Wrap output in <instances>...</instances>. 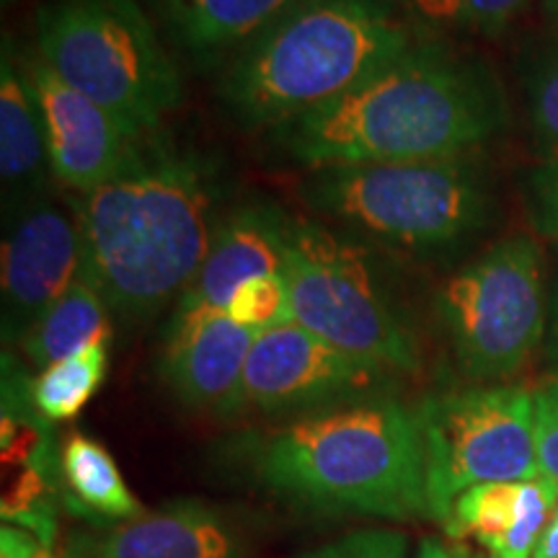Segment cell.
I'll use <instances>...</instances> for the list:
<instances>
[{
	"label": "cell",
	"mask_w": 558,
	"mask_h": 558,
	"mask_svg": "<svg viewBox=\"0 0 558 558\" xmlns=\"http://www.w3.org/2000/svg\"><path fill=\"white\" fill-rule=\"evenodd\" d=\"M435 308L469 378H512L548 333L541 246L530 235L499 241L439 288Z\"/></svg>",
	"instance_id": "obj_8"
},
{
	"label": "cell",
	"mask_w": 558,
	"mask_h": 558,
	"mask_svg": "<svg viewBox=\"0 0 558 558\" xmlns=\"http://www.w3.org/2000/svg\"><path fill=\"white\" fill-rule=\"evenodd\" d=\"M37 54L135 140L184 99L179 68L135 0H50L37 13Z\"/></svg>",
	"instance_id": "obj_5"
},
{
	"label": "cell",
	"mask_w": 558,
	"mask_h": 558,
	"mask_svg": "<svg viewBox=\"0 0 558 558\" xmlns=\"http://www.w3.org/2000/svg\"><path fill=\"white\" fill-rule=\"evenodd\" d=\"M558 505V481L541 473L527 481H494L465 488L442 522L450 538H473L488 558H533Z\"/></svg>",
	"instance_id": "obj_16"
},
{
	"label": "cell",
	"mask_w": 558,
	"mask_h": 558,
	"mask_svg": "<svg viewBox=\"0 0 558 558\" xmlns=\"http://www.w3.org/2000/svg\"><path fill=\"white\" fill-rule=\"evenodd\" d=\"M81 222L50 199H24L9 220L0 254L3 344L19 347L32 324L81 277Z\"/></svg>",
	"instance_id": "obj_11"
},
{
	"label": "cell",
	"mask_w": 558,
	"mask_h": 558,
	"mask_svg": "<svg viewBox=\"0 0 558 558\" xmlns=\"http://www.w3.org/2000/svg\"><path fill=\"white\" fill-rule=\"evenodd\" d=\"M527 215L541 239L558 243V160H546L527 177Z\"/></svg>",
	"instance_id": "obj_26"
},
{
	"label": "cell",
	"mask_w": 558,
	"mask_h": 558,
	"mask_svg": "<svg viewBox=\"0 0 558 558\" xmlns=\"http://www.w3.org/2000/svg\"><path fill=\"white\" fill-rule=\"evenodd\" d=\"M254 478L320 514L432 518L416 411L393 393L290 418L243 445Z\"/></svg>",
	"instance_id": "obj_3"
},
{
	"label": "cell",
	"mask_w": 558,
	"mask_h": 558,
	"mask_svg": "<svg viewBox=\"0 0 558 558\" xmlns=\"http://www.w3.org/2000/svg\"><path fill=\"white\" fill-rule=\"evenodd\" d=\"M432 520L445 522L465 488L541 476L535 390L484 386L429 396L416 409Z\"/></svg>",
	"instance_id": "obj_9"
},
{
	"label": "cell",
	"mask_w": 558,
	"mask_h": 558,
	"mask_svg": "<svg viewBox=\"0 0 558 558\" xmlns=\"http://www.w3.org/2000/svg\"><path fill=\"white\" fill-rule=\"evenodd\" d=\"M535 448L541 473L558 481V373L535 390Z\"/></svg>",
	"instance_id": "obj_27"
},
{
	"label": "cell",
	"mask_w": 558,
	"mask_h": 558,
	"mask_svg": "<svg viewBox=\"0 0 558 558\" xmlns=\"http://www.w3.org/2000/svg\"><path fill=\"white\" fill-rule=\"evenodd\" d=\"M47 163L45 130L26 58L5 41L0 62V179L13 194L39 186Z\"/></svg>",
	"instance_id": "obj_17"
},
{
	"label": "cell",
	"mask_w": 558,
	"mask_h": 558,
	"mask_svg": "<svg viewBox=\"0 0 558 558\" xmlns=\"http://www.w3.org/2000/svg\"><path fill=\"white\" fill-rule=\"evenodd\" d=\"M527 114L543 163L558 160V52L543 60L530 78Z\"/></svg>",
	"instance_id": "obj_24"
},
{
	"label": "cell",
	"mask_w": 558,
	"mask_h": 558,
	"mask_svg": "<svg viewBox=\"0 0 558 558\" xmlns=\"http://www.w3.org/2000/svg\"><path fill=\"white\" fill-rule=\"evenodd\" d=\"M416 558H458V556L452 554L450 548H445L439 541L427 538V541H422V546H418Z\"/></svg>",
	"instance_id": "obj_31"
},
{
	"label": "cell",
	"mask_w": 558,
	"mask_h": 558,
	"mask_svg": "<svg viewBox=\"0 0 558 558\" xmlns=\"http://www.w3.org/2000/svg\"><path fill=\"white\" fill-rule=\"evenodd\" d=\"M62 558H248V543L218 507L177 499L117 525L78 530Z\"/></svg>",
	"instance_id": "obj_14"
},
{
	"label": "cell",
	"mask_w": 558,
	"mask_h": 558,
	"mask_svg": "<svg viewBox=\"0 0 558 558\" xmlns=\"http://www.w3.org/2000/svg\"><path fill=\"white\" fill-rule=\"evenodd\" d=\"M256 337L222 311L173 313L160 378L186 409L239 416L243 369Z\"/></svg>",
	"instance_id": "obj_13"
},
{
	"label": "cell",
	"mask_w": 558,
	"mask_h": 558,
	"mask_svg": "<svg viewBox=\"0 0 558 558\" xmlns=\"http://www.w3.org/2000/svg\"><path fill=\"white\" fill-rule=\"evenodd\" d=\"M527 0H407L416 16L439 26L499 32L522 11Z\"/></svg>",
	"instance_id": "obj_23"
},
{
	"label": "cell",
	"mask_w": 558,
	"mask_h": 558,
	"mask_svg": "<svg viewBox=\"0 0 558 558\" xmlns=\"http://www.w3.org/2000/svg\"><path fill=\"white\" fill-rule=\"evenodd\" d=\"M507 117L497 81L448 45L414 39L388 65L324 107L271 130L303 169L450 160L486 143Z\"/></svg>",
	"instance_id": "obj_2"
},
{
	"label": "cell",
	"mask_w": 558,
	"mask_h": 558,
	"mask_svg": "<svg viewBox=\"0 0 558 558\" xmlns=\"http://www.w3.org/2000/svg\"><path fill=\"white\" fill-rule=\"evenodd\" d=\"M407 535L399 530H354L344 538L326 543L300 558H407Z\"/></svg>",
	"instance_id": "obj_25"
},
{
	"label": "cell",
	"mask_w": 558,
	"mask_h": 558,
	"mask_svg": "<svg viewBox=\"0 0 558 558\" xmlns=\"http://www.w3.org/2000/svg\"><path fill=\"white\" fill-rule=\"evenodd\" d=\"M292 222L275 205H246L226 215L197 277L177 300V313H226L248 279L284 275Z\"/></svg>",
	"instance_id": "obj_15"
},
{
	"label": "cell",
	"mask_w": 558,
	"mask_h": 558,
	"mask_svg": "<svg viewBox=\"0 0 558 558\" xmlns=\"http://www.w3.org/2000/svg\"><path fill=\"white\" fill-rule=\"evenodd\" d=\"M533 558H558V505L550 514L546 530H543L538 546L533 550Z\"/></svg>",
	"instance_id": "obj_29"
},
{
	"label": "cell",
	"mask_w": 558,
	"mask_h": 558,
	"mask_svg": "<svg viewBox=\"0 0 558 558\" xmlns=\"http://www.w3.org/2000/svg\"><path fill=\"white\" fill-rule=\"evenodd\" d=\"M313 209L407 251H439L492 218V194L463 158L331 166L308 173Z\"/></svg>",
	"instance_id": "obj_6"
},
{
	"label": "cell",
	"mask_w": 558,
	"mask_h": 558,
	"mask_svg": "<svg viewBox=\"0 0 558 558\" xmlns=\"http://www.w3.org/2000/svg\"><path fill=\"white\" fill-rule=\"evenodd\" d=\"M62 499L90 527H107L132 520L145 509L124 484L120 465L99 439L73 432L60 452Z\"/></svg>",
	"instance_id": "obj_18"
},
{
	"label": "cell",
	"mask_w": 558,
	"mask_h": 558,
	"mask_svg": "<svg viewBox=\"0 0 558 558\" xmlns=\"http://www.w3.org/2000/svg\"><path fill=\"white\" fill-rule=\"evenodd\" d=\"M109 305L78 277L19 341L21 354L37 369L73 357L86 347L111 341Z\"/></svg>",
	"instance_id": "obj_20"
},
{
	"label": "cell",
	"mask_w": 558,
	"mask_h": 558,
	"mask_svg": "<svg viewBox=\"0 0 558 558\" xmlns=\"http://www.w3.org/2000/svg\"><path fill=\"white\" fill-rule=\"evenodd\" d=\"M548 13H550V19H554L556 26H558V0H548Z\"/></svg>",
	"instance_id": "obj_32"
},
{
	"label": "cell",
	"mask_w": 558,
	"mask_h": 558,
	"mask_svg": "<svg viewBox=\"0 0 558 558\" xmlns=\"http://www.w3.org/2000/svg\"><path fill=\"white\" fill-rule=\"evenodd\" d=\"M284 282L292 320L352 357L393 375L418 373L414 331L396 311L360 246L313 220H295Z\"/></svg>",
	"instance_id": "obj_7"
},
{
	"label": "cell",
	"mask_w": 558,
	"mask_h": 558,
	"mask_svg": "<svg viewBox=\"0 0 558 558\" xmlns=\"http://www.w3.org/2000/svg\"><path fill=\"white\" fill-rule=\"evenodd\" d=\"M226 313L235 324L248 331H269L277 326L290 324V290L284 282V275L254 277L246 284H241Z\"/></svg>",
	"instance_id": "obj_22"
},
{
	"label": "cell",
	"mask_w": 558,
	"mask_h": 558,
	"mask_svg": "<svg viewBox=\"0 0 558 558\" xmlns=\"http://www.w3.org/2000/svg\"><path fill=\"white\" fill-rule=\"evenodd\" d=\"M295 0H153L173 37L192 54H215L262 34Z\"/></svg>",
	"instance_id": "obj_19"
},
{
	"label": "cell",
	"mask_w": 558,
	"mask_h": 558,
	"mask_svg": "<svg viewBox=\"0 0 558 558\" xmlns=\"http://www.w3.org/2000/svg\"><path fill=\"white\" fill-rule=\"evenodd\" d=\"M109 369V344L86 347L73 357L39 369L32 378V401L47 422H68L99 393Z\"/></svg>",
	"instance_id": "obj_21"
},
{
	"label": "cell",
	"mask_w": 558,
	"mask_h": 558,
	"mask_svg": "<svg viewBox=\"0 0 558 558\" xmlns=\"http://www.w3.org/2000/svg\"><path fill=\"white\" fill-rule=\"evenodd\" d=\"M396 375L341 352L290 320L251 344L241 386V414L300 418L388 396Z\"/></svg>",
	"instance_id": "obj_10"
},
{
	"label": "cell",
	"mask_w": 558,
	"mask_h": 558,
	"mask_svg": "<svg viewBox=\"0 0 558 558\" xmlns=\"http://www.w3.org/2000/svg\"><path fill=\"white\" fill-rule=\"evenodd\" d=\"M0 543H3V558H41L47 550L37 535L24 527H13L9 522L3 525Z\"/></svg>",
	"instance_id": "obj_28"
},
{
	"label": "cell",
	"mask_w": 558,
	"mask_h": 558,
	"mask_svg": "<svg viewBox=\"0 0 558 558\" xmlns=\"http://www.w3.org/2000/svg\"><path fill=\"white\" fill-rule=\"evenodd\" d=\"M81 279L122 318L145 320L194 282L218 233L220 179L199 153L153 132L122 169L78 194Z\"/></svg>",
	"instance_id": "obj_1"
},
{
	"label": "cell",
	"mask_w": 558,
	"mask_h": 558,
	"mask_svg": "<svg viewBox=\"0 0 558 558\" xmlns=\"http://www.w3.org/2000/svg\"><path fill=\"white\" fill-rule=\"evenodd\" d=\"M411 45L396 0H295L233 60L220 96L241 124L275 130L339 99Z\"/></svg>",
	"instance_id": "obj_4"
},
{
	"label": "cell",
	"mask_w": 558,
	"mask_h": 558,
	"mask_svg": "<svg viewBox=\"0 0 558 558\" xmlns=\"http://www.w3.org/2000/svg\"><path fill=\"white\" fill-rule=\"evenodd\" d=\"M548 354L558 362V267L554 279V292L548 300Z\"/></svg>",
	"instance_id": "obj_30"
},
{
	"label": "cell",
	"mask_w": 558,
	"mask_h": 558,
	"mask_svg": "<svg viewBox=\"0 0 558 558\" xmlns=\"http://www.w3.org/2000/svg\"><path fill=\"white\" fill-rule=\"evenodd\" d=\"M26 70L39 104L52 179L78 194L99 190L122 169L135 137L99 104L68 86L39 54L26 58Z\"/></svg>",
	"instance_id": "obj_12"
}]
</instances>
